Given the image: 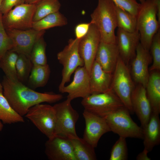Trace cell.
Here are the masks:
<instances>
[{"label":"cell","mask_w":160,"mask_h":160,"mask_svg":"<svg viewBox=\"0 0 160 160\" xmlns=\"http://www.w3.org/2000/svg\"><path fill=\"white\" fill-rule=\"evenodd\" d=\"M1 84L3 95L13 109L23 117L35 105L44 102L55 103L63 98L60 94L36 92L18 80L10 79L5 76Z\"/></svg>","instance_id":"obj_1"},{"label":"cell","mask_w":160,"mask_h":160,"mask_svg":"<svg viewBox=\"0 0 160 160\" xmlns=\"http://www.w3.org/2000/svg\"><path fill=\"white\" fill-rule=\"evenodd\" d=\"M92 23L98 30L101 41L116 43L115 30L117 27L115 4L111 0H98L97 5L91 15Z\"/></svg>","instance_id":"obj_2"},{"label":"cell","mask_w":160,"mask_h":160,"mask_svg":"<svg viewBox=\"0 0 160 160\" xmlns=\"http://www.w3.org/2000/svg\"><path fill=\"white\" fill-rule=\"evenodd\" d=\"M136 18L140 43L145 49L149 51L153 38L160 29L155 0H145L140 3Z\"/></svg>","instance_id":"obj_3"},{"label":"cell","mask_w":160,"mask_h":160,"mask_svg":"<svg viewBox=\"0 0 160 160\" xmlns=\"http://www.w3.org/2000/svg\"><path fill=\"white\" fill-rule=\"evenodd\" d=\"M135 87L128 65L119 56L113 73L111 88L131 114L134 113L132 106L131 97Z\"/></svg>","instance_id":"obj_4"},{"label":"cell","mask_w":160,"mask_h":160,"mask_svg":"<svg viewBox=\"0 0 160 160\" xmlns=\"http://www.w3.org/2000/svg\"><path fill=\"white\" fill-rule=\"evenodd\" d=\"M81 104L84 109L103 117L124 106L111 88L104 92L90 94L83 98Z\"/></svg>","instance_id":"obj_5"},{"label":"cell","mask_w":160,"mask_h":160,"mask_svg":"<svg viewBox=\"0 0 160 160\" xmlns=\"http://www.w3.org/2000/svg\"><path fill=\"white\" fill-rule=\"evenodd\" d=\"M128 110L124 106L105 116L111 131L125 138H143V129L132 119Z\"/></svg>","instance_id":"obj_6"},{"label":"cell","mask_w":160,"mask_h":160,"mask_svg":"<svg viewBox=\"0 0 160 160\" xmlns=\"http://www.w3.org/2000/svg\"><path fill=\"white\" fill-rule=\"evenodd\" d=\"M71 101L67 98L53 106L56 118L55 135L68 138L78 136L75 126L79 116L72 107Z\"/></svg>","instance_id":"obj_7"},{"label":"cell","mask_w":160,"mask_h":160,"mask_svg":"<svg viewBox=\"0 0 160 160\" xmlns=\"http://www.w3.org/2000/svg\"><path fill=\"white\" fill-rule=\"evenodd\" d=\"M80 40L76 38L70 39L68 44L57 54V59L63 66L62 80L58 87L60 92L70 81L71 76L76 69L84 66V61L79 52Z\"/></svg>","instance_id":"obj_8"},{"label":"cell","mask_w":160,"mask_h":160,"mask_svg":"<svg viewBox=\"0 0 160 160\" xmlns=\"http://www.w3.org/2000/svg\"><path fill=\"white\" fill-rule=\"evenodd\" d=\"M25 116L48 138L55 135L56 118L53 106L37 104L31 108Z\"/></svg>","instance_id":"obj_9"},{"label":"cell","mask_w":160,"mask_h":160,"mask_svg":"<svg viewBox=\"0 0 160 160\" xmlns=\"http://www.w3.org/2000/svg\"><path fill=\"white\" fill-rule=\"evenodd\" d=\"M36 8L35 4L25 3L15 7L2 15L3 23L5 29L32 28Z\"/></svg>","instance_id":"obj_10"},{"label":"cell","mask_w":160,"mask_h":160,"mask_svg":"<svg viewBox=\"0 0 160 160\" xmlns=\"http://www.w3.org/2000/svg\"><path fill=\"white\" fill-rule=\"evenodd\" d=\"M6 30L12 42V50L19 54H23L29 57L34 44L43 36L45 31V30L38 31L33 28L27 30Z\"/></svg>","instance_id":"obj_11"},{"label":"cell","mask_w":160,"mask_h":160,"mask_svg":"<svg viewBox=\"0 0 160 160\" xmlns=\"http://www.w3.org/2000/svg\"><path fill=\"white\" fill-rule=\"evenodd\" d=\"M100 41V36L98 30L96 26L91 23L87 33L80 39L79 44L80 56L84 61V66L89 73L95 61Z\"/></svg>","instance_id":"obj_12"},{"label":"cell","mask_w":160,"mask_h":160,"mask_svg":"<svg viewBox=\"0 0 160 160\" xmlns=\"http://www.w3.org/2000/svg\"><path fill=\"white\" fill-rule=\"evenodd\" d=\"M85 127L83 138L94 148L97 147L101 137L111 131L104 117H100L84 109L82 113Z\"/></svg>","instance_id":"obj_13"},{"label":"cell","mask_w":160,"mask_h":160,"mask_svg":"<svg viewBox=\"0 0 160 160\" xmlns=\"http://www.w3.org/2000/svg\"><path fill=\"white\" fill-rule=\"evenodd\" d=\"M45 153L50 160H76L70 139L55 135L45 144Z\"/></svg>","instance_id":"obj_14"},{"label":"cell","mask_w":160,"mask_h":160,"mask_svg":"<svg viewBox=\"0 0 160 160\" xmlns=\"http://www.w3.org/2000/svg\"><path fill=\"white\" fill-rule=\"evenodd\" d=\"M152 60L149 51L145 49L140 42L136 48L135 55L131 60V74L136 83L145 88L149 76L148 66Z\"/></svg>","instance_id":"obj_15"},{"label":"cell","mask_w":160,"mask_h":160,"mask_svg":"<svg viewBox=\"0 0 160 160\" xmlns=\"http://www.w3.org/2000/svg\"><path fill=\"white\" fill-rule=\"evenodd\" d=\"M74 72L72 81L60 91L67 93V98L71 101L78 97L83 98L91 94L89 73L84 66L78 67Z\"/></svg>","instance_id":"obj_16"},{"label":"cell","mask_w":160,"mask_h":160,"mask_svg":"<svg viewBox=\"0 0 160 160\" xmlns=\"http://www.w3.org/2000/svg\"><path fill=\"white\" fill-rule=\"evenodd\" d=\"M116 36L119 56L128 65L135 55L137 46L140 42L139 33L137 31L129 32L118 28Z\"/></svg>","instance_id":"obj_17"},{"label":"cell","mask_w":160,"mask_h":160,"mask_svg":"<svg viewBox=\"0 0 160 160\" xmlns=\"http://www.w3.org/2000/svg\"><path fill=\"white\" fill-rule=\"evenodd\" d=\"M132 107L139 119L142 128L147 124L152 113L145 88L140 84L135 87L131 94Z\"/></svg>","instance_id":"obj_18"},{"label":"cell","mask_w":160,"mask_h":160,"mask_svg":"<svg viewBox=\"0 0 160 160\" xmlns=\"http://www.w3.org/2000/svg\"><path fill=\"white\" fill-rule=\"evenodd\" d=\"M116 44L101 41L99 46L95 60L105 71L113 73L119 57Z\"/></svg>","instance_id":"obj_19"},{"label":"cell","mask_w":160,"mask_h":160,"mask_svg":"<svg viewBox=\"0 0 160 160\" xmlns=\"http://www.w3.org/2000/svg\"><path fill=\"white\" fill-rule=\"evenodd\" d=\"M89 76L91 94L104 92L111 89L113 73L104 71L95 60Z\"/></svg>","instance_id":"obj_20"},{"label":"cell","mask_w":160,"mask_h":160,"mask_svg":"<svg viewBox=\"0 0 160 160\" xmlns=\"http://www.w3.org/2000/svg\"><path fill=\"white\" fill-rule=\"evenodd\" d=\"M143 128L144 148L149 153L160 143L159 114L152 112L148 122Z\"/></svg>","instance_id":"obj_21"},{"label":"cell","mask_w":160,"mask_h":160,"mask_svg":"<svg viewBox=\"0 0 160 160\" xmlns=\"http://www.w3.org/2000/svg\"><path fill=\"white\" fill-rule=\"evenodd\" d=\"M145 87L146 95L152 113H160V73L159 71H150Z\"/></svg>","instance_id":"obj_22"},{"label":"cell","mask_w":160,"mask_h":160,"mask_svg":"<svg viewBox=\"0 0 160 160\" xmlns=\"http://www.w3.org/2000/svg\"><path fill=\"white\" fill-rule=\"evenodd\" d=\"M72 143L76 160H95L96 156L93 146L78 136L69 138Z\"/></svg>","instance_id":"obj_23"},{"label":"cell","mask_w":160,"mask_h":160,"mask_svg":"<svg viewBox=\"0 0 160 160\" xmlns=\"http://www.w3.org/2000/svg\"><path fill=\"white\" fill-rule=\"evenodd\" d=\"M50 73L49 65H33L28 78V85L31 89L44 86L49 80Z\"/></svg>","instance_id":"obj_24"},{"label":"cell","mask_w":160,"mask_h":160,"mask_svg":"<svg viewBox=\"0 0 160 160\" xmlns=\"http://www.w3.org/2000/svg\"><path fill=\"white\" fill-rule=\"evenodd\" d=\"M66 17L59 11L50 14L37 21L33 22L32 28L41 31L67 24Z\"/></svg>","instance_id":"obj_25"},{"label":"cell","mask_w":160,"mask_h":160,"mask_svg":"<svg viewBox=\"0 0 160 160\" xmlns=\"http://www.w3.org/2000/svg\"><path fill=\"white\" fill-rule=\"evenodd\" d=\"M0 121L3 124H7L25 122L23 117L10 105L3 92H0Z\"/></svg>","instance_id":"obj_26"},{"label":"cell","mask_w":160,"mask_h":160,"mask_svg":"<svg viewBox=\"0 0 160 160\" xmlns=\"http://www.w3.org/2000/svg\"><path fill=\"white\" fill-rule=\"evenodd\" d=\"M117 27L129 32L137 31L136 17L115 4Z\"/></svg>","instance_id":"obj_27"},{"label":"cell","mask_w":160,"mask_h":160,"mask_svg":"<svg viewBox=\"0 0 160 160\" xmlns=\"http://www.w3.org/2000/svg\"><path fill=\"white\" fill-rule=\"evenodd\" d=\"M17 52L11 50L7 51L0 60V68L5 76L13 80H18L16 73V64L18 56Z\"/></svg>","instance_id":"obj_28"},{"label":"cell","mask_w":160,"mask_h":160,"mask_svg":"<svg viewBox=\"0 0 160 160\" xmlns=\"http://www.w3.org/2000/svg\"><path fill=\"white\" fill-rule=\"evenodd\" d=\"M36 8L33 21L59 11L61 5L58 0H41L35 4Z\"/></svg>","instance_id":"obj_29"},{"label":"cell","mask_w":160,"mask_h":160,"mask_svg":"<svg viewBox=\"0 0 160 160\" xmlns=\"http://www.w3.org/2000/svg\"><path fill=\"white\" fill-rule=\"evenodd\" d=\"M46 43L42 36L34 44L30 55L33 65H45L47 64L46 54Z\"/></svg>","instance_id":"obj_30"},{"label":"cell","mask_w":160,"mask_h":160,"mask_svg":"<svg viewBox=\"0 0 160 160\" xmlns=\"http://www.w3.org/2000/svg\"><path fill=\"white\" fill-rule=\"evenodd\" d=\"M33 64L29 57L21 54L18 55L16 64L18 80L23 83L28 78Z\"/></svg>","instance_id":"obj_31"},{"label":"cell","mask_w":160,"mask_h":160,"mask_svg":"<svg viewBox=\"0 0 160 160\" xmlns=\"http://www.w3.org/2000/svg\"><path fill=\"white\" fill-rule=\"evenodd\" d=\"M153 60L149 71L160 70V29L158 30L153 36L149 51Z\"/></svg>","instance_id":"obj_32"},{"label":"cell","mask_w":160,"mask_h":160,"mask_svg":"<svg viewBox=\"0 0 160 160\" xmlns=\"http://www.w3.org/2000/svg\"><path fill=\"white\" fill-rule=\"evenodd\" d=\"M128 151L126 138L119 137L113 145L110 152V160H126Z\"/></svg>","instance_id":"obj_33"},{"label":"cell","mask_w":160,"mask_h":160,"mask_svg":"<svg viewBox=\"0 0 160 160\" xmlns=\"http://www.w3.org/2000/svg\"><path fill=\"white\" fill-rule=\"evenodd\" d=\"M2 14L0 12V60L13 48L12 41L7 34L2 21Z\"/></svg>","instance_id":"obj_34"},{"label":"cell","mask_w":160,"mask_h":160,"mask_svg":"<svg viewBox=\"0 0 160 160\" xmlns=\"http://www.w3.org/2000/svg\"><path fill=\"white\" fill-rule=\"evenodd\" d=\"M114 4L136 17L140 4L136 0H111Z\"/></svg>","instance_id":"obj_35"},{"label":"cell","mask_w":160,"mask_h":160,"mask_svg":"<svg viewBox=\"0 0 160 160\" xmlns=\"http://www.w3.org/2000/svg\"><path fill=\"white\" fill-rule=\"evenodd\" d=\"M25 0H3L1 7L0 12L4 15L12 9L13 7L25 3Z\"/></svg>","instance_id":"obj_36"},{"label":"cell","mask_w":160,"mask_h":160,"mask_svg":"<svg viewBox=\"0 0 160 160\" xmlns=\"http://www.w3.org/2000/svg\"><path fill=\"white\" fill-rule=\"evenodd\" d=\"M91 23H81L77 25L74 30L76 38L81 39L84 37L87 33Z\"/></svg>","instance_id":"obj_37"},{"label":"cell","mask_w":160,"mask_h":160,"mask_svg":"<svg viewBox=\"0 0 160 160\" xmlns=\"http://www.w3.org/2000/svg\"><path fill=\"white\" fill-rule=\"evenodd\" d=\"M148 151L145 149H144L142 151L139 153L136 157L137 160H151V158L149 157L148 153Z\"/></svg>","instance_id":"obj_38"},{"label":"cell","mask_w":160,"mask_h":160,"mask_svg":"<svg viewBox=\"0 0 160 160\" xmlns=\"http://www.w3.org/2000/svg\"><path fill=\"white\" fill-rule=\"evenodd\" d=\"M157 9V17L160 23V0H155Z\"/></svg>","instance_id":"obj_39"},{"label":"cell","mask_w":160,"mask_h":160,"mask_svg":"<svg viewBox=\"0 0 160 160\" xmlns=\"http://www.w3.org/2000/svg\"><path fill=\"white\" fill-rule=\"evenodd\" d=\"M41 0H25V3L29 4H35Z\"/></svg>","instance_id":"obj_40"},{"label":"cell","mask_w":160,"mask_h":160,"mask_svg":"<svg viewBox=\"0 0 160 160\" xmlns=\"http://www.w3.org/2000/svg\"><path fill=\"white\" fill-rule=\"evenodd\" d=\"M3 128V123L0 121V131H1L2 130Z\"/></svg>","instance_id":"obj_41"},{"label":"cell","mask_w":160,"mask_h":160,"mask_svg":"<svg viewBox=\"0 0 160 160\" xmlns=\"http://www.w3.org/2000/svg\"><path fill=\"white\" fill-rule=\"evenodd\" d=\"M3 89L2 84L0 82V92H3Z\"/></svg>","instance_id":"obj_42"},{"label":"cell","mask_w":160,"mask_h":160,"mask_svg":"<svg viewBox=\"0 0 160 160\" xmlns=\"http://www.w3.org/2000/svg\"><path fill=\"white\" fill-rule=\"evenodd\" d=\"M3 1V0H0V8H1V3Z\"/></svg>","instance_id":"obj_43"},{"label":"cell","mask_w":160,"mask_h":160,"mask_svg":"<svg viewBox=\"0 0 160 160\" xmlns=\"http://www.w3.org/2000/svg\"><path fill=\"white\" fill-rule=\"evenodd\" d=\"M139 0L140 2V3L143 2L145 1V0Z\"/></svg>","instance_id":"obj_44"}]
</instances>
